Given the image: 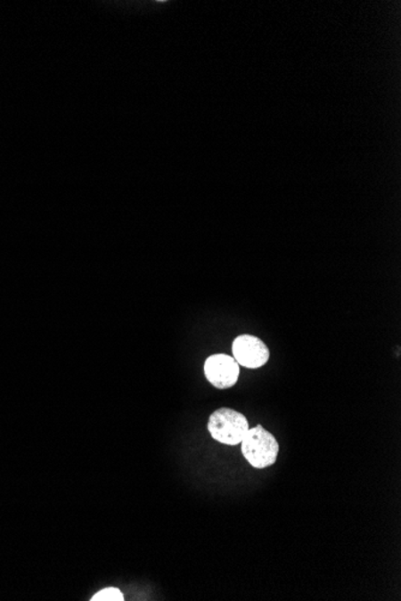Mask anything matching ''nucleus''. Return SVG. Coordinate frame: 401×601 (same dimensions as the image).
I'll return each instance as SVG.
<instances>
[{
    "instance_id": "nucleus-1",
    "label": "nucleus",
    "mask_w": 401,
    "mask_h": 601,
    "mask_svg": "<svg viewBox=\"0 0 401 601\" xmlns=\"http://www.w3.org/2000/svg\"><path fill=\"white\" fill-rule=\"evenodd\" d=\"M241 445L244 458L252 467L258 469L271 467L278 459L280 451L278 441L261 425L249 428Z\"/></svg>"
},
{
    "instance_id": "nucleus-2",
    "label": "nucleus",
    "mask_w": 401,
    "mask_h": 601,
    "mask_svg": "<svg viewBox=\"0 0 401 601\" xmlns=\"http://www.w3.org/2000/svg\"><path fill=\"white\" fill-rule=\"evenodd\" d=\"M249 428L247 417L231 409H220L209 417L210 436L226 445L241 444Z\"/></svg>"
},
{
    "instance_id": "nucleus-3",
    "label": "nucleus",
    "mask_w": 401,
    "mask_h": 601,
    "mask_svg": "<svg viewBox=\"0 0 401 601\" xmlns=\"http://www.w3.org/2000/svg\"><path fill=\"white\" fill-rule=\"evenodd\" d=\"M240 364L227 354L210 355L205 362V375L217 389L233 388L240 378Z\"/></svg>"
},
{
    "instance_id": "nucleus-4",
    "label": "nucleus",
    "mask_w": 401,
    "mask_h": 601,
    "mask_svg": "<svg viewBox=\"0 0 401 601\" xmlns=\"http://www.w3.org/2000/svg\"><path fill=\"white\" fill-rule=\"evenodd\" d=\"M233 358L248 369H258L269 361V350L264 341L252 335H241L233 344Z\"/></svg>"
},
{
    "instance_id": "nucleus-5",
    "label": "nucleus",
    "mask_w": 401,
    "mask_h": 601,
    "mask_svg": "<svg viewBox=\"0 0 401 601\" xmlns=\"http://www.w3.org/2000/svg\"><path fill=\"white\" fill-rule=\"evenodd\" d=\"M92 601H123L124 596L119 589H106L93 596Z\"/></svg>"
}]
</instances>
